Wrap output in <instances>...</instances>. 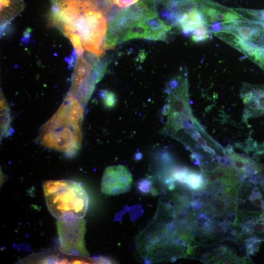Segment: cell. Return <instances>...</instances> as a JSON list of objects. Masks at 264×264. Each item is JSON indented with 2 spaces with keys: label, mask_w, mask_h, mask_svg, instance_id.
<instances>
[{
  "label": "cell",
  "mask_w": 264,
  "mask_h": 264,
  "mask_svg": "<svg viewBox=\"0 0 264 264\" xmlns=\"http://www.w3.org/2000/svg\"><path fill=\"white\" fill-rule=\"evenodd\" d=\"M108 18L92 0H52L50 20L71 41L78 55L84 49L100 56L108 48Z\"/></svg>",
  "instance_id": "6da1fadb"
},
{
  "label": "cell",
  "mask_w": 264,
  "mask_h": 264,
  "mask_svg": "<svg viewBox=\"0 0 264 264\" xmlns=\"http://www.w3.org/2000/svg\"><path fill=\"white\" fill-rule=\"evenodd\" d=\"M84 107L68 92L57 111L42 127L37 137L38 143L68 156L74 155L82 144Z\"/></svg>",
  "instance_id": "7a4b0ae2"
},
{
  "label": "cell",
  "mask_w": 264,
  "mask_h": 264,
  "mask_svg": "<svg viewBox=\"0 0 264 264\" xmlns=\"http://www.w3.org/2000/svg\"><path fill=\"white\" fill-rule=\"evenodd\" d=\"M168 104L166 114V132L177 139L181 130L189 134L196 147L207 145L210 137L193 116L189 103L188 85L186 76L171 80L167 86Z\"/></svg>",
  "instance_id": "3957f363"
},
{
  "label": "cell",
  "mask_w": 264,
  "mask_h": 264,
  "mask_svg": "<svg viewBox=\"0 0 264 264\" xmlns=\"http://www.w3.org/2000/svg\"><path fill=\"white\" fill-rule=\"evenodd\" d=\"M43 188L48 209L57 219L67 216L83 218L85 216L88 198L79 183L70 180H48Z\"/></svg>",
  "instance_id": "277c9868"
},
{
  "label": "cell",
  "mask_w": 264,
  "mask_h": 264,
  "mask_svg": "<svg viewBox=\"0 0 264 264\" xmlns=\"http://www.w3.org/2000/svg\"><path fill=\"white\" fill-rule=\"evenodd\" d=\"M85 220L83 218L67 216L58 220L57 224L61 249L65 253L88 256L84 238Z\"/></svg>",
  "instance_id": "5b68a950"
},
{
  "label": "cell",
  "mask_w": 264,
  "mask_h": 264,
  "mask_svg": "<svg viewBox=\"0 0 264 264\" xmlns=\"http://www.w3.org/2000/svg\"><path fill=\"white\" fill-rule=\"evenodd\" d=\"M197 2L210 33L213 34L236 21L246 19L234 9L219 5L210 0H197Z\"/></svg>",
  "instance_id": "8992f818"
},
{
  "label": "cell",
  "mask_w": 264,
  "mask_h": 264,
  "mask_svg": "<svg viewBox=\"0 0 264 264\" xmlns=\"http://www.w3.org/2000/svg\"><path fill=\"white\" fill-rule=\"evenodd\" d=\"M222 29L231 31L253 49L264 53V23L245 19L230 23Z\"/></svg>",
  "instance_id": "52a82bcc"
},
{
  "label": "cell",
  "mask_w": 264,
  "mask_h": 264,
  "mask_svg": "<svg viewBox=\"0 0 264 264\" xmlns=\"http://www.w3.org/2000/svg\"><path fill=\"white\" fill-rule=\"evenodd\" d=\"M132 176L129 169L123 165L110 166L105 169L102 179L101 191L108 195H115L129 190Z\"/></svg>",
  "instance_id": "ba28073f"
},
{
  "label": "cell",
  "mask_w": 264,
  "mask_h": 264,
  "mask_svg": "<svg viewBox=\"0 0 264 264\" xmlns=\"http://www.w3.org/2000/svg\"><path fill=\"white\" fill-rule=\"evenodd\" d=\"M241 97L244 105L243 120L264 115V85L245 84Z\"/></svg>",
  "instance_id": "9c48e42d"
},
{
  "label": "cell",
  "mask_w": 264,
  "mask_h": 264,
  "mask_svg": "<svg viewBox=\"0 0 264 264\" xmlns=\"http://www.w3.org/2000/svg\"><path fill=\"white\" fill-rule=\"evenodd\" d=\"M176 26L186 36H189L195 31L207 27L202 15L198 7V2L194 4L189 2L187 6L179 16Z\"/></svg>",
  "instance_id": "30bf717a"
},
{
  "label": "cell",
  "mask_w": 264,
  "mask_h": 264,
  "mask_svg": "<svg viewBox=\"0 0 264 264\" xmlns=\"http://www.w3.org/2000/svg\"><path fill=\"white\" fill-rule=\"evenodd\" d=\"M134 39L162 41L161 36L154 30L147 21L136 22L132 24L126 32L123 42Z\"/></svg>",
  "instance_id": "8fae6325"
},
{
  "label": "cell",
  "mask_w": 264,
  "mask_h": 264,
  "mask_svg": "<svg viewBox=\"0 0 264 264\" xmlns=\"http://www.w3.org/2000/svg\"><path fill=\"white\" fill-rule=\"evenodd\" d=\"M23 0H0V25L5 26L23 10Z\"/></svg>",
  "instance_id": "7c38bea8"
},
{
  "label": "cell",
  "mask_w": 264,
  "mask_h": 264,
  "mask_svg": "<svg viewBox=\"0 0 264 264\" xmlns=\"http://www.w3.org/2000/svg\"><path fill=\"white\" fill-rule=\"evenodd\" d=\"M0 132L1 137L9 136L11 132L10 115L7 102L3 94L0 96Z\"/></svg>",
  "instance_id": "4fadbf2b"
},
{
  "label": "cell",
  "mask_w": 264,
  "mask_h": 264,
  "mask_svg": "<svg viewBox=\"0 0 264 264\" xmlns=\"http://www.w3.org/2000/svg\"><path fill=\"white\" fill-rule=\"evenodd\" d=\"M101 94L104 104L107 107L111 108L115 105L116 99L113 93L104 90Z\"/></svg>",
  "instance_id": "5bb4252c"
},
{
  "label": "cell",
  "mask_w": 264,
  "mask_h": 264,
  "mask_svg": "<svg viewBox=\"0 0 264 264\" xmlns=\"http://www.w3.org/2000/svg\"><path fill=\"white\" fill-rule=\"evenodd\" d=\"M139 0H113L116 7L120 8H126L136 3Z\"/></svg>",
  "instance_id": "9a60e30c"
}]
</instances>
